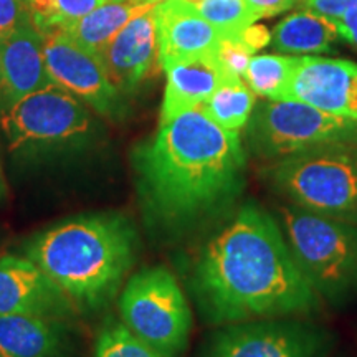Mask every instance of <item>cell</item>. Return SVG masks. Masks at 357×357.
Instances as JSON below:
<instances>
[{
	"instance_id": "obj_1",
	"label": "cell",
	"mask_w": 357,
	"mask_h": 357,
	"mask_svg": "<svg viewBox=\"0 0 357 357\" xmlns=\"http://www.w3.org/2000/svg\"><path fill=\"white\" fill-rule=\"evenodd\" d=\"M131 160L142 208L167 234L227 215L247 184L240 134L218 126L200 106L160 123L154 137L134 147Z\"/></svg>"
},
{
	"instance_id": "obj_2",
	"label": "cell",
	"mask_w": 357,
	"mask_h": 357,
	"mask_svg": "<svg viewBox=\"0 0 357 357\" xmlns=\"http://www.w3.org/2000/svg\"><path fill=\"white\" fill-rule=\"evenodd\" d=\"M202 314L217 326L318 311L323 298L294 260L280 223L255 204L205 245L192 276Z\"/></svg>"
},
{
	"instance_id": "obj_3",
	"label": "cell",
	"mask_w": 357,
	"mask_h": 357,
	"mask_svg": "<svg viewBox=\"0 0 357 357\" xmlns=\"http://www.w3.org/2000/svg\"><path fill=\"white\" fill-rule=\"evenodd\" d=\"M139 238L121 213L70 218L26 245V258L47 273L77 306L100 307L113 300L136 261Z\"/></svg>"
},
{
	"instance_id": "obj_4",
	"label": "cell",
	"mask_w": 357,
	"mask_h": 357,
	"mask_svg": "<svg viewBox=\"0 0 357 357\" xmlns=\"http://www.w3.org/2000/svg\"><path fill=\"white\" fill-rule=\"evenodd\" d=\"M266 177L289 204L357 225V141L276 159Z\"/></svg>"
},
{
	"instance_id": "obj_5",
	"label": "cell",
	"mask_w": 357,
	"mask_h": 357,
	"mask_svg": "<svg viewBox=\"0 0 357 357\" xmlns=\"http://www.w3.org/2000/svg\"><path fill=\"white\" fill-rule=\"evenodd\" d=\"M280 227L294 260L321 298L342 305L356 296V223L284 204L280 207Z\"/></svg>"
},
{
	"instance_id": "obj_6",
	"label": "cell",
	"mask_w": 357,
	"mask_h": 357,
	"mask_svg": "<svg viewBox=\"0 0 357 357\" xmlns=\"http://www.w3.org/2000/svg\"><path fill=\"white\" fill-rule=\"evenodd\" d=\"M245 139L250 153L276 160L336 142L357 141V119L300 101H266L253 108Z\"/></svg>"
},
{
	"instance_id": "obj_7",
	"label": "cell",
	"mask_w": 357,
	"mask_h": 357,
	"mask_svg": "<svg viewBox=\"0 0 357 357\" xmlns=\"http://www.w3.org/2000/svg\"><path fill=\"white\" fill-rule=\"evenodd\" d=\"M123 324L164 357H178L189 344L192 312L171 271L146 268L128 281L119 298Z\"/></svg>"
},
{
	"instance_id": "obj_8",
	"label": "cell",
	"mask_w": 357,
	"mask_h": 357,
	"mask_svg": "<svg viewBox=\"0 0 357 357\" xmlns=\"http://www.w3.org/2000/svg\"><path fill=\"white\" fill-rule=\"evenodd\" d=\"M328 329L294 318H266L225 324L205 342L200 357H329Z\"/></svg>"
},
{
	"instance_id": "obj_9",
	"label": "cell",
	"mask_w": 357,
	"mask_h": 357,
	"mask_svg": "<svg viewBox=\"0 0 357 357\" xmlns=\"http://www.w3.org/2000/svg\"><path fill=\"white\" fill-rule=\"evenodd\" d=\"M0 124L10 149L55 146L84 136L91 116L83 102L52 83L17 101L0 114Z\"/></svg>"
},
{
	"instance_id": "obj_10",
	"label": "cell",
	"mask_w": 357,
	"mask_h": 357,
	"mask_svg": "<svg viewBox=\"0 0 357 357\" xmlns=\"http://www.w3.org/2000/svg\"><path fill=\"white\" fill-rule=\"evenodd\" d=\"M43 56L52 83L88 102L102 116H118L123 95L113 86L98 53L88 50L65 30L42 35Z\"/></svg>"
},
{
	"instance_id": "obj_11",
	"label": "cell",
	"mask_w": 357,
	"mask_h": 357,
	"mask_svg": "<svg viewBox=\"0 0 357 357\" xmlns=\"http://www.w3.org/2000/svg\"><path fill=\"white\" fill-rule=\"evenodd\" d=\"M284 100L357 119V63L336 58L298 56Z\"/></svg>"
},
{
	"instance_id": "obj_12",
	"label": "cell",
	"mask_w": 357,
	"mask_h": 357,
	"mask_svg": "<svg viewBox=\"0 0 357 357\" xmlns=\"http://www.w3.org/2000/svg\"><path fill=\"white\" fill-rule=\"evenodd\" d=\"M77 306L32 260L0 257V316L25 314L65 319Z\"/></svg>"
},
{
	"instance_id": "obj_13",
	"label": "cell",
	"mask_w": 357,
	"mask_h": 357,
	"mask_svg": "<svg viewBox=\"0 0 357 357\" xmlns=\"http://www.w3.org/2000/svg\"><path fill=\"white\" fill-rule=\"evenodd\" d=\"M155 7L132 17L100 53L109 82L123 96L131 95L159 61Z\"/></svg>"
},
{
	"instance_id": "obj_14",
	"label": "cell",
	"mask_w": 357,
	"mask_h": 357,
	"mask_svg": "<svg viewBox=\"0 0 357 357\" xmlns=\"http://www.w3.org/2000/svg\"><path fill=\"white\" fill-rule=\"evenodd\" d=\"M52 84L43 37L33 24L0 40V114L30 93Z\"/></svg>"
},
{
	"instance_id": "obj_15",
	"label": "cell",
	"mask_w": 357,
	"mask_h": 357,
	"mask_svg": "<svg viewBox=\"0 0 357 357\" xmlns=\"http://www.w3.org/2000/svg\"><path fill=\"white\" fill-rule=\"evenodd\" d=\"M159 63L162 68L176 61L215 52L222 33L185 0H162L155 7Z\"/></svg>"
},
{
	"instance_id": "obj_16",
	"label": "cell",
	"mask_w": 357,
	"mask_h": 357,
	"mask_svg": "<svg viewBox=\"0 0 357 357\" xmlns=\"http://www.w3.org/2000/svg\"><path fill=\"white\" fill-rule=\"evenodd\" d=\"M164 70L167 75V83L160 123L202 106L227 77L213 53L176 61Z\"/></svg>"
},
{
	"instance_id": "obj_17",
	"label": "cell",
	"mask_w": 357,
	"mask_h": 357,
	"mask_svg": "<svg viewBox=\"0 0 357 357\" xmlns=\"http://www.w3.org/2000/svg\"><path fill=\"white\" fill-rule=\"evenodd\" d=\"M61 319L42 316H0V357H65Z\"/></svg>"
},
{
	"instance_id": "obj_18",
	"label": "cell",
	"mask_w": 357,
	"mask_h": 357,
	"mask_svg": "<svg viewBox=\"0 0 357 357\" xmlns=\"http://www.w3.org/2000/svg\"><path fill=\"white\" fill-rule=\"evenodd\" d=\"M155 0H106L88 15L65 26L66 33L88 50L100 53L132 17L158 6Z\"/></svg>"
},
{
	"instance_id": "obj_19",
	"label": "cell",
	"mask_w": 357,
	"mask_h": 357,
	"mask_svg": "<svg viewBox=\"0 0 357 357\" xmlns=\"http://www.w3.org/2000/svg\"><path fill=\"white\" fill-rule=\"evenodd\" d=\"M339 37L334 20L314 12H298L280 22L270 40L275 50L303 56L329 52Z\"/></svg>"
},
{
	"instance_id": "obj_20",
	"label": "cell",
	"mask_w": 357,
	"mask_h": 357,
	"mask_svg": "<svg viewBox=\"0 0 357 357\" xmlns=\"http://www.w3.org/2000/svg\"><path fill=\"white\" fill-rule=\"evenodd\" d=\"M200 108L220 128L240 132L247 126L255 108V93L248 88L243 78L227 75Z\"/></svg>"
},
{
	"instance_id": "obj_21",
	"label": "cell",
	"mask_w": 357,
	"mask_h": 357,
	"mask_svg": "<svg viewBox=\"0 0 357 357\" xmlns=\"http://www.w3.org/2000/svg\"><path fill=\"white\" fill-rule=\"evenodd\" d=\"M296 65L298 56L253 55L243 79L255 95L270 101H283Z\"/></svg>"
},
{
	"instance_id": "obj_22",
	"label": "cell",
	"mask_w": 357,
	"mask_h": 357,
	"mask_svg": "<svg viewBox=\"0 0 357 357\" xmlns=\"http://www.w3.org/2000/svg\"><path fill=\"white\" fill-rule=\"evenodd\" d=\"M106 0H29L33 25L42 35L60 30L88 15Z\"/></svg>"
},
{
	"instance_id": "obj_23",
	"label": "cell",
	"mask_w": 357,
	"mask_h": 357,
	"mask_svg": "<svg viewBox=\"0 0 357 357\" xmlns=\"http://www.w3.org/2000/svg\"><path fill=\"white\" fill-rule=\"evenodd\" d=\"M195 7L222 35H240L257 22L245 0H200Z\"/></svg>"
},
{
	"instance_id": "obj_24",
	"label": "cell",
	"mask_w": 357,
	"mask_h": 357,
	"mask_svg": "<svg viewBox=\"0 0 357 357\" xmlns=\"http://www.w3.org/2000/svg\"><path fill=\"white\" fill-rule=\"evenodd\" d=\"M95 357H164L124 324H108L96 341Z\"/></svg>"
},
{
	"instance_id": "obj_25",
	"label": "cell",
	"mask_w": 357,
	"mask_h": 357,
	"mask_svg": "<svg viewBox=\"0 0 357 357\" xmlns=\"http://www.w3.org/2000/svg\"><path fill=\"white\" fill-rule=\"evenodd\" d=\"M255 48L240 35H222L213 55L220 63L222 70L229 77L243 78L247 66L255 55Z\"/></svg>"
},
{
	"instance_id": "obj_26",
	"label": "cell",
	"mask_w": 357,
	"mask_h": 357,
	"mask_svg": "<svg viewBox=\"0 0 357 357\" xmlns=\"http://www.w3.org/2000/svg\"><path fill=\"white\" fill-rule=\"evenodd\" d=\"M33 24L29 0H0V40Z\"/></svg>"
},
{
	"instance_id": "obj_27",
	"label": "cell",
	"mask_w": 357,
	"mask_h": 357,
	"mask_svg": "<svg viewBox=\"0 0 357 357\" xmlns=\"http://www.w3.org/2000/svg\"><path fill=\"white\" fill-rule=\"evenodd\" d=\"M307 7L314 13L336 20L347 10L357 7V0H306Z\"/></svg>"
},
{
	"instance_id": "obj_28",
	"label": "cell",
	"mask_w": 357,
	"mask_h": 357,
	"mask_svg": "<svg viewBox=\"0 0 357 357\" xmlns=\"http://www.w3.org/2000/svg\"><path fill=\"white\" fill-rule=\"evenodd\" d=\"M300 0H245L250 12L253 13L255 20L263 17H271L276 13L287 12L289 8L296 6Z\"/></svg>"
},
{
	"instance_id": "obj_29",
	"label": "cell",
	"mask_w": 357,
	"mask_h": 357,
	"mask_svg": "<svg viewBox=\"0 0 357 357\" xmlns=\"http://www.w3.org/2000/svg\"><path fill=\"white\" fill-rule=\"evenodd\" d=\"M334 24L337 25L341 38L347 40V42L357 47V7L347 10L344 15L334 20Z\"/></svg>"
},
{
	"instance_id": "obj_30",
	"label": "cell",
	"mask_w": 357,
	"mask_h": 357,
	"mask_svg": "<svg viewBox=\"0 0 357 357\" xmlns=\"http://www.w3.org/2000/svg\"><path fill=\"white\" fill-rule=\"evenodd\" d=\"M3 195H6V181H3L2 169H0V199H3Z\"/></svg>"
},
{
	"instance_id": "obj_31",
	"label": "cell",
	"mask_w": 357,
	"mask_h": 357,
	"mask_svg": "<svg viewBox=\"0 0 357 357\" xmlns=\"http://www.w3.org/2000/svg\"><path fill=\"white\" fill-rule=\"evenodd\" d=\"M185 2H190V3H194V6H195V3H199L200 0H185Z\"/></svg>"
},
{
	"instance_id": "obj_32",
	"label": "cell",
	"mask_w": 357,
	"mask_h": 357,
	"mask_svg": "<svg viewBox=\"0 0 357 357\" xmlns=\"http://www.w3.org/2000/svg\"><path fill=\"white\" fill-rule=\"evenodd\" d=\"M155 2H162V0H155Z\"/></svg>"
}]
</instances>
